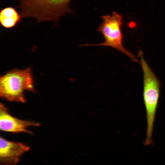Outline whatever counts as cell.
Wrapping results in <instances>:
<instances>
[{
  "instance_id": "obj_3",
  "label": "cell",
  "mask_w": 165,
  "mask_h": 165,
  "mask_svg": "<svg viewBox=\"0 0 165 165\" xmlns=\"http://www.w3.org/2000/svg\"><path fill=\"white\" fill-rule=\"evenodd\" d=\"M71 0H20L21 8L28 17L38 22L56 21L65 14L70 12Z\"/></svg>"
},
{
  "instance_id": "obj_5",
  "label": "cell",
  "mask_w": 165,
  "mask_h": 165,
  "mask_svg": "<svg viewBox=\"0 0 165 165\" xmlns=\"http://www.w3.org/2000/svg\"><path fill=\"white\" fill-rule=\"evenodd\" d=\"M30 149V147L24 143L9 141L0 137V164L16 165L21 156Z\"/></svg>"
},
{
  "instance_id": "obj_2",
  "label": "cell",
  "mask_w": 165,
  "mask_h": 165,
  "mask_svg": "<svg viewBox=\"0 0 165 165\" xmlns=\"http://www.w3.org/2000/svg\"><path fill=\"white\" fill-rule=\"evenodd\" d=\"M34 84L31 68L14 69L0 77V97L10 101L25 103L24 92H34Z\"/></svg>"
},
{
  "instance_id": "obj_4",
  "label": "cell",
  "mask_w": 165,
  "mask_h": 165,
  "mask_svg": "<svg viewBox=\"0 0 165 165\" xmlns=\"http://www.w3.org/2000/svg\"><path fill=\"white\" fill-rule=\"evenodd\" d=\"M102 21L98 27L97 31L103 35L104 42L96 44H86L81 46H103L114 48L125 54L133 61H138L132 54L127 50L123 45V36L121 30L122 24V16L116 12L111 15L102 17Z\"/></svg>"
},
{
  "instance_id": "obj_1",
  "label": "cell",
  "mask_w": 165,
  "mask_h": 165,
  "mask_svg": "<svg viewBox=\"0 0 165 165\" xmlns=\"http://www.w3.org/2000/svg\"><path fill=\"white\" fill-rule=\"evenodd\" d=\"M142 52L140 51L138 55L140 59L143 73V97L147 118L146 138L144 145H151L156 113L160 96V82L145 59Z\"/></svg>"
},
{
  "instance_id": "obj_7",
  "label": "cell",
  "mask_w": 165,
  "mask_h": 165,
  "mask_svg": "<svg viewBox=\"0 0 165 165\" xmlns=\"http://www.w3.org/2000/svg\"><path fill=\"white\" fill-rule=\"evenodd\" d=\"M22 17L15 8L6 7L1 10L0 22L1 25L7 28H12L20 21Z\"/></svg>"
},
{
  "instance_id": "obj_6",
  "label": "cell",
  "mask_w": 165,
  "mask_h": 165,
  "mask_svg": "<svg viewBox=\"0 0 165 165\" xmlns=\"http://www.w3.org/2000/svg\"><path fill=\"white\" fill-rule=\"evenodd\" d=\"M38 123L18 119L10 115L7 108L1 103L0 105V129L7 132L19 133L24 132L30 134L32 132L27 128L30 127H38Z\"/></svg>"
}]
</instances>
